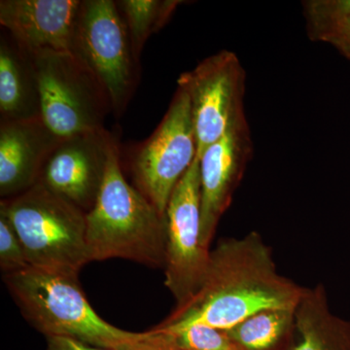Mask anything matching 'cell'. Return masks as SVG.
Wrapping results in <instances>:
<instances>
[{
  "mask_svg": "<svg viewBox=\"0 0 350 350\" xmlns=\"http://www.w3.org/2000/svg\"><path fill=\"white\" fill-rule=\"evenodd\" d=\"M305 289L278 273L271 248L257 232L224 239L211 251L195 294L155 329L174 331L200 323L229 330L261 310L296 308Z\"/></svg>",
  "mask_w": 350,
  "mask_h": 350,
  "instance_id": "obj_1",
  "label": "cell"
},
{
  "mask_svg": "<svg viewBox=\"0 0 350 350\" xmlns=\"http://www.w3.org/2000/svg\"><path fill=\"white\" fill-rule=\"evenodd\" d=\"M86 241L90 262L120 258L165 269V216L126 181L117 144L98 200L86 214Z\"/></svg>",
  "mask_w": 350,
  "mask_h": 350,
  "instance_id": "obj_2",
  "label": "cell"
},
{
  "mask_svg": "<svg viewBox=\"0 0 350 350\" xmlns=\"http://www.w3.org/2000/svg\"><path fill=\"white\" fill-rule=\"evenodd\" d=\"M4 282L25 319L47 338H72L114 349L142 335L101 319L88 301L78 276L29 268L4 275Z\"/></svg>",
  "mask_w": 350,
  "mask_h": 350,
  "instance_id": "obj_3",
  "label": "cell"
},
{
  "mask_svg": "<svg viewBox=\"0 0 350 350\" xmlns=\"http://www.w3.org/2000/svg\"><path fill=\"white\" fill-rule=\"evenodd\" d=\"M0 213L17 232L31 268L78 276L90 262L87 213L41 184L2 199Z\"/></svg>",
  "mask_w": 350,
  "mask_h": 350,
  "instance_id": "obj_4",
  "label": "cell"
},
{
  "mask_svg": "<svg viewBox=\"0 0 350 350\" xmlns=\"http://www.w3.org/2000/svg\"><path fill=\"white\" fill-rule=\"evenodd\" d=\"M29 55L38 77L41 117L51 131L68 137L105 129L112 112L109 96L82 62L70 52Z\"/></svg>",
  "mask_w": 350,
  "mask_h": 350,
  "instance_id": "obj_5",
  "label": "cell"
},
{
  "mask_svg": "<svg viewBox=\"0 0 350 350\" xmlns=\"http://www.w3.org/2000/svg\"><path fill=\"white\" fill-rule=\"evenodd\" d=\"M70 53L98 78L121 117L137 90L139 62L116 1L82 0Z\"/></svg>",
  "mask_w": 350,
  "mask_h": 350,
  "instance_id": "obj_6",
  "label": "cell"
},
{
  "mask_svg": "<svg viewBox=\"0 0 350 350\" xmlns=\"http://www.w3.org/2000/svg\"><path fill=\"white\" fill-rule=\"evenodd\" d=\"M197 158L194 121L186 92L177 87L154 133L131 152L133 186L165 216L170 197Z\"/></svg>",
  "mask_w": 350,
  "mask_h": 350,
  "instance_id": "obj_7",
  "label": "cell"
},
{
  "mask_svg": "<svg viewBox=\"0 0 350 350\" xmlns=\"http://www.w3.org/2000/svg\"><path fill=\"white\" fill-rule=\"evenodd\" d=\"M245 79L238 56L227 50L206 57L179 76L177 87L186 92L190 100L197 158L246 116Z\"/></svg>",
  "mask_w": 350,
  "mask_h": 350,
  "instance_id": "obj_8",
  "label": "cell"
},
{
  "mask_svg": "<svg viewBox=\"0 0 350 350\" xmlns=\"http://www.w3.org/2000/svg\"><path fill=\"white\" fill-rule=\"evenodd\" d=\"M200 160L196 158L172 192L165 211V285L176 306L195 294L209 264L211 250L202 244L200 236Z\"/></svg>",
  "mask_w": 350,
  "mask_h": 350,
  "instance_id": "obj_9",
  "label": "cell"
},
{
  "mask_svg": "<svg viewBox=\"0 0 350 350\" xmlns=\"http://www.w3.org/2000/svg\"><path fill=\"white\" fill-rule=\"evenodd\" d=\"M115 144L105 129L64 137L48 157L38 183L89 213L100 195Z\"/></svg>",
  "mask_w": 350,
  "mask_h": 350,
  "instance_id": "obj_10",
  "label": "cell"
},
{
  "mask_svg": "<svg viewBox=\"0 0 350 350\" xmlns=\"http://www.w3.org/2000/svg\"><path fill=\"white\" fill-rule=\"evenodd\" d=\"M253 154L247 118L239 120L200 157L202 244L209 248Z\"/></svg>",
  "mask_w": 350,
  "mask_h": 350,
  "instance_id": "obj_11",
  "label": "cell"
},
{
  "mask_svg": "<svg viewBox=\"0 0 350 350\" xmlns=\"http://www.w3.org/2000/svg\"><path fill=\"white\" fill-rule=\"evenodd\" d=\"M81 0H1L0 24L29 54L70 52Z\"/></svg>",
  "mask_w": 350,
  "mask_h": 350,
  "instance_id": "obj_12",
  "label": "cell"
},
{
  "mask_svg": "<svg viewBox=\"0 0 350 350\" xmlns=\"http://www.w3.org/2000/svg\"><path fill=\"white\" fill-rule=\"evenodd\" d=\"M64 137L42 119L0 122V195L15 197L33 187L48 157Z\"/></svg>",
  "mask_w": 350,
  "mask_h": 350,
  "instance_id": "obj_13",
  "label": "cell"
},
{
  "mask_svg": "<svg viewBox=\"0 0 350 350\" xmlns=\"http://www.w3.org/2000/svg\"><path fill=\"white\" fill-rule=\"evenodd\" d=\"M0 115L1 122L42 119L31 56L11 36L0 39Z\"/></svg>",
  "mask_w": 350,
  "mask_h": 350,
  "instance_id": "obj_14",
  "label": "cell"
},
{
  "mask_svg": "<svg viewBox=\"0 0 350 350\" xmlns=\"http://www.w3.org/2000/svg\"><path fill=\"white\" fill-rule=\"evenodd\" d=\"M286 350H350V320L329 308L325 287L306 288L295 308V330Z\"/></svg>",
  "mask_w": 350,
  "mask_h": 350,
  "instance_id": "obj_15",
  "label": "cell"
},
{
  "mask_svg": "<svg viewBox=\"0 0 350 350\" xmlns=\"http://www.w3.org/2000/svg\"><path fill=\"white\" fill-rule=\"evenodd\" d=\"M295 308H268L227 331L239 350H286L295 330Z\"/></svg>",
  "mask_w": 350,
  "mask_h": 350,
  "instance_id": "obj_16",
  "label": "cell"
},
{
  "mask_svg": "<svg viewBox=\"0 0 350 350\" xmlns=\"http://www.w3.org/2000/svg\"><path fill=\"white\" fill-rule=\"evenodd\" d=\"M303 14L310 40L333 46L350 62V0L304 1Z\"/></svg>",
  "mask_w": 350,
  "mask_h": 350,
  "instance_id": "obj_17",
  "label": "cell"
},
{
  "mask_svg": "<svg viewBox=\"0 0 350 350\" xmlns=\"http://www.w3.org/2000/svg\"><path fill=\"white\" fill-rule=\"evenodd\" d=\"M179 0H119L116 1L123 18L133 54L138 62L145 44L153 34L160 31L172 17L177 7L183 4Z\"/></svg>",
  "mask_w": 350,
  "mask_h": 350,
  "instance_id": "obj_18",
  "label": "cell"
},
{
  "mask_svg": "<svg viewBox=\"0 0 350 350\" xmlns=\"http://www.w3.org/2000/svg\"><path fill=\"white\" fill-rule=\"evenodd\" d=\"M155 330L169 335L184 350H239L227 331L206 324H192L174 331Z\"/></svg>",
  "mask_w": 350,
  "mask_h": 350,
  "instance_id": "obj_19",
  "label": "cell"
},
{
  "mask_svg": "<svg viewBox=\"0 0 350 350\" xmlns=\"http://www.w3.org/2000/svg\"><path fill=\"white\" fill-rule=\"evenodd\" d=\"M0 268L8 273L31 268L22 241L10 221L0 213Z\"/></svg>",
  "mask_w": 350,
  "mask_h": 350,
  "instance_id": "obj_20",
  "label": "cell"
},
{
  "mask_svg": "<svg viewBox=\"0 0 350 350\" xmlns=\"http://www.w3.org/2000/svg\"><path fill=\"white\" fill-rule=\"evenodd\" d=\"M114 350H184L175 344L174 340L163 332L152 329L142 332L135 340L123 342L115 347Z\"/></svg>",
  "mask_w": 350,
  "mask_h": 350,
  "instance_id": "obj_21",
  "label": "cell"
},
{
  "mask_svg": "<svg viewBox=\"0 0 350 350\" xmlns=\"http://www.w3.org/2000/svg\"><path fill=\"white\" fill-rule=\"evenodd\" d=\"M47 350H114L92 347L72 338L62 337L47 338Z\"/></svg>",
  "mask_w": 350,
  "mask_h": 350,
  "instance_id": "obj_22",
  "label": "cell"
}]
</instances>
